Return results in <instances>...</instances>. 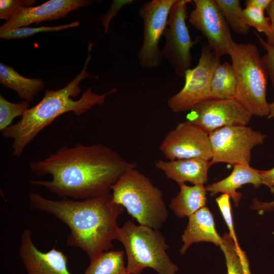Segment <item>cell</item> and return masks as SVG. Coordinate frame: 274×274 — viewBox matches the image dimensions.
I'll list each match as a JSON object with an SVG mask.
<instances>
[{"instance_id": "cell-1", "label": "cell", "mask_w": 274, "mask_h": 274, "mask_svg": "<svg viewBox=\"0 0 274 274\" xmlns=\"http://www.w3.org/2000/svg\"><path fill=\"white\" fill-rule=\"evenodd\" d=\"M36 175H50L52 179L31 180L62 198L87 199L110 194L111 187L127 170L136 164L101 144L85 145L78 143L63 146L46 158L30 161Z\"/></svg>"}, {"instance_id": "cell-2", "label": "cell", "mask_w": 274, "mask_h": 274, "mask_svg": "<svg viewBox=\"0 0 274 274\" xmlns=\"http://www.w3.org/2000/svg\"><path fill=\"white\" fill-rule=\"evenodd\" d=\"M28 198L31 208L51 214L68 226L67 245L84 251L90 260L113 248L119 227L117 219L124 208L113 201L112 194L77 201L52 200L30 193Z\"/></svg>"}, {"instance_id": "cell-3", "label": "cell", "mask_w": 274, "mask_h": 274, "mask_svg": "<svg viewBox=\"0 0 274 274\" xmlns=\"http://www.w3.org/2000/svg\"><path fill=\"white\" fill-rule=\"evenodd\" d=\"M95 44L88 41L87 56L80 73L65 86L57 90H46L41 100L36 106L29 108L15 124L2 131V135L11 139L13 156L20 157L25 147L46 127L61 115L73 112L77 116L86 113L96 105H104L106 97L117 91L116 88L102 94L94 93L91 88L87 89L78 100L81 92L80 82L91 77L87 72L89 62L91 59L90 51Z\"/></svg>"}, {"instance_id": "cell-4", "label": "cell", "mask_w": 274, "mask_h": 274, "mask_svg": "<svg viewBox=\"0 0 274 274\" xmlns=\"http://www.w3.org/2000/svg\"><path fill=\"white\" fill-rule=\"evenodd\" d=\"M111 190L113 201L140 225L158 230L166 222L168 214L162 192L136 168L124 173Z\"/></svg>"}, {"instance_id": "cell-5", "label": "cell", "mask_w": 274, "mask_h": 274, "mask_svg": "<svg viewBox=\"0 0 274 274\" xmlns=\"http://www.w3.org/2000/svg\"><path fill=\"white\" fill-rule=\"evenodd\" d=\"M228 55L237 81L234 98L252 116L267 117L269 114L266 100L268 78L257 46L250 43L233 41Z\"/></svg>"}, {"instance_id": "cell-6", "label": "cell", "mask_w": 274, "mask_h": 274, "mask_svg": "<svg viewBox=\"0 0 274 274\" xmlns=\"http://www.w3.org/2000/svg\"><path fill=\"white\" fill-rule=\"evenodd\" d=\"M116 239L125 248L130 274H141L146 268L158 274H176L179 270L166 254L169 247L158 230L128 220L118 228Z\"/></svg>"}, {"instance_id": "cell-7", "label": "cell", "mask_w": 274, "mask_h": 274, "mask_svg": "<svg viewBox=\"0 0 274 274\" xmlns=\"http://www.w3.org/2000/svg\"><path fill=\"white\" fill-rule=\"evenodd\" d=\"M219 56L203 44L197 65L188 69L185 75L182 89L167 99V104L173 112L190 111L197 104L212 98L211 82L217 67L220 64Z\"/></svg>"}, {"instance_id": "cell-8", "label": "cell", "mask_w": 274, "mask_h": 274, "mask_svg": "<svg viewBox=\"0 0 274 274\" xmlns=\"http://www.w3.org/2000/svg\"><path fill=\"white\" fill-rule=\"evenodd\" d=\"M266 135L246 125L227 126L209 134L213 157L211 162L232 166L250 164L252 150L262 145Z\"/></svg>"}, {"instance_id": "cell-9", "label": "cell", "mask_w": 274, "mask_h": 274, "mask_svg": "<svg viewBox=\"0 0 274 274\" xmlns=\"http://www.w3.org/2000/svg\"><path fill=\"white\" fill-rule=\"evenodd\" d=\"M189 0H176L168 15L167 26L163 36L165 44L161 50L162 59L173 67L175 74L185 77L191 66V49L197 42L192 41L186 24L187 4Z\"/></svg>"}, {"instance_id": "cell-10", "label": "cell", "mask_w": 274, "mask_h": 274, "mask_svg": "<svg viewBox=\"0 0 274 274\" xmlns=\"http://www.w3.org/2000/svg\"><path fill=\"white\" fill-rule=\"evenodd\" d=\"M176 0H152L145 3L139 11L143 21V41L138 57L144 68L157 67L162 61L159 42L167 27L170 8Z\"/></svg>"}, {"instance_id": "cell-11", "label": "cell", "mask_w": 274, "mask_h": 274, "mask_svg": "<svg viewBox=\"0 0 274 274\" xmlns=\"http://www.w3.org/2000/svg\"><path fill=\"white\" fill-rule=\"evenodd\" d=\"M187 120L209 134L227 126L246 125L252 114L236 99L211 98L194 106Z\"/></svg>"}, {"instance_id": "cell-12", "label": "cell", "mask_w": 274, "mask_h": 274, "mask_svg": "<svg viewBox=\"0 0 274 274\" xmlns=\"http://www.w3.org/2000/svg\"><path fill=\"white\" fill-rule=\"evenodd\" d=\"M160 150L168 160L200 158L211 160L209 134L186 120L177 124L163 139Z\"/></svg>"}, {"instance_id": "cell-13", "label": "cell", "mask_w": 274, "mask_h": 274, "mask_svg": "<svg viewBox=\"0 0 274 274\" xmlns=\"http://www.w3.org/2000/svg\"><path fill=\"white\" fill-rule=\"evenodd\" d=\"M188 21L201 32L210 48L219 57L228 55L234 41L231 30L215 0H193Z\"/></svg>"}, {"instance_id": "cell-14", "label": "cell", "mask_w": 274, "mask_h": 274, "mask_svg": "<svg viewBox=\"0 0 274 274\" xmlns=\"http://www.w3.org/2000/svg\"><path fill=\"white\" fill-rule=\"evenodd\" d=\"M19 253L27 274H72L68 268L67 256L55 245L47 252L40 251L28 229L21 234Z\"/></svg>"}, {"instance_id": "cell-15", "label": "cell", "mask_w": 274, "mask_h": 274, "mask_svg": "<svg viewBox=\"0 0 274 274\" xmlns=\"http://www.w3.org/2000/svg\"><path fill=\"white\" fill-rule=\"evenodd\" d=\"M93 1L87 0H50L38 6L23 7L0 27V33L44 21L63 18L80 8L91 6Z\"/></svg>"}, {"instance_id": "cell-16", "label": "cell", "mask_w": 274, "mask_h": 274, "mask_svg": "<svg viewBox=\"0 0 274 274\" xmlns=\"http://www.w3.org/2000/svg\"><path fill=\"white\" fill-rule=\"evenodd\" d=\"M212 165L211 160L200 158L159 160L155 162L157 168L179 185L185 182L204 185L208 182V173Z\"/></svg>"}, {"instance_id": "cell-17", "label": "cell", "mask_w": 274, "mask_h": 274, "mask_svg": "<svg viewBox=\"0 0 274 274\" xmlns=\"http://www.w3.org/2000/svg\"><path fill=\"white\" fill-rule=\"evenodd\" d=\"M188 219L187 226L182 235L183 245L180 250L181 254H185L193 243L206 242L219 246L222 244V237L217 232L213 215L207 207L200 209Z\"/></svg>"}, {"instance_id": "cell-18", "label": "cell", "mask_w": 274, "mask_h": 274, "mask_svg": "<svg viewBox=\"0 0 274 274\" xmlns=\"http://www.w3.org/2000/svg\"><path fill=\"white\" fill-rule=\"evenodd\" d=\"M247 184H251L256 188L262 185L259 170L251 167L250 164H238L233 166L232 172L227 177L208 185L206 188L211 196L219 193L228 194L237 207L242 194L236 190Z\"/></svg>"}, {"instance_id": "cell-19", "label": "cell", "mask_w": 274, "mask_h": 274, "mask_svg": "<svg viewBox=\"0 0 274 274\" xmlns=\"http://www.w3.org/2000/svg\"><path fill=\"white\" fill-rule=\"evenodd\" d=\"M179 186L180 191L169 203L170 209L177 217H188L206 207L207 191L204 185L188 186L182 183Z\"/></svg>"}, {"instance_id": "cell-20", "label": "cell", "mask_w": 274, "mask_h": 274, "mask_svg": "<svg viewBox=\"0 0 274 274\" xmlns=\"http://www.w3.org/2000/svg\"><path fill=\"white\" fill-rule=\"evenodd\" d=\"M0 83L5 88L14 90L20 99L29 103L44 88L42 79L25 78L2 63H0Z\"/></svg>"}, {"instance_id": "cell-21", "label": "cell", "mask_w": 274, "mask_h": 274, "mask_svg": "<svg viewBox=\"0 0 274 274\" xmlns=\"http://www.w3.org/2000/svg\"><path fill=\"white\" fill-rule=\"evenodd\" d=\"M236 86V78L232 64L227 62L220 63L217 67L211 82V98H234Z\"/></svg>"}, {"instance_id": "cell-22", "label": "cell", "mask_w": 274, "mask_h": 274, "mask_svg": "<svg viewBox=\"0 0 274 274\" xmlns=\"http://www.w3.org/2000/svg\"><path fill=\"white\" fill-rule=\"evenodd\" d=\"M84 274H130L124 261L123 251H107L90 260Z\"/></svg>"}, {"instance_id": "cell-23", "label": "cell", "mask_w": 274, "mask_h": 274, "mask_svg": "<svg viewBox=\"0 0 274 274\" xmlns=\"http://www.w3.org/2000/svg\"><path fill=\"white\" fill-rule=\"evenodd\" d=\"M222 238L219 247L224 254L227 274H251L246 253L236 247L229 233H224Z\"/></svg>"}, {"instance_id": "cell-24", "label": "cell", "mask_w": 274, "mask_h": 274, "mask_svg": "<svg viewBox=\"0 0 274 274\" xmlns=\"http://www.w3.org/2000/svg\"><path fill=\"white\" fill-rule=\"evenodd\" d=\"M230 30L239 35H247L250 27L245 25L241 17L243 9L238 0H215Z\"/></svg>"}, {"instance_id": "cell-25", "label": "cell", "mask_w": 274, "mask_h": 274, "mask_svg": "<svg viewBox=\"0 0 274 274\" xmlns=\"http://www.w3.org/2000/svg\"><path fill=\"white\" fill-rule=\"evenodd\" d=\"M29 102L22 100L18 103L9 101L3 95H0V130L3 131L12 125L13 120L22 116L30 108Z\"/></svg>"}, {"instance_id": "cell-26", "label": "cell", "mask_w": 274, "mask_h": 274, "mask_svg": "<svg viewBox=\"0 0 274 274\" xmlns=\"http://www.w3.org/2000/svg\"><path fill=\"white\" fill-rule=\"evenodd\" d=\"M241 17L243 23L248 27H254L259 32H262L267 37L271 32L270 20L265 16L261 9L247 7L243 9Z\"/></svg>"}, {"instance_id": "cell-27", "label": "cell", "mask_w": 274, "mask_h": 274, "mask_svg": "<svg viewBox=\"0 0 274 274\" xmlns=\"http://www.w3.org/2000/svg\"><path fill=\"white\" fill-rule=\"evenodd\" d=\"M78 21L55 26H40L38 27H22L9 30L0 33V38L3 39H17L32 36L41 32L57 31L78 26Z\"/></svg>"}, {"instance_id": "cell-28", "label": "cell", "mask_w": 274, "mask_h": 274, "mask_svg": "<svg viewBox=\"0 0 274 274\" xmlns=\"http://www.w3.org/2000/svg\"><path fill=\"white\" fill-rule=\"evenodd\" d=\"M230 198L228 194H221L216 198V201L228 228L229 235L232 238L236 247L240 248L234 228Z\"/></svg>"}, {"instance_id": "cell-29", "label": "cell", "mask_w": 274, "mask_h": 274, "mask_svg": "<svg viewBox=\"0 0 274 274\" xmlns=\"http://www.w3.org/2000/svg\"><path fill=\"white\" fill-rule=\"evenodd\" d=\"M35 0H1L0 19L9 21L21 8L32 7Z\"/></svg>"}, {"instance_id": "cell-30", "label": "cell", "mask_w": 274, "mask_h": 274, "mask_svg": "<svg viewBox=\"0 0 274 274\" xmlns=\"http://www.w3.org/2000/svg\"><path fill=\"white\" fill-rule=\"evenodd\" d=\"M255 33L260 44L266 51V53L261 56V59L268 78L270 80L272 86L274 89V47L268 44L256 32H255Z\"/></svg>"}, {"instance_id": "cell-31", "label": "cell", "mask_w": 274, "mask_h": 274, "mask_svg": "<svg viewBox=\"0 0 274 274\" xmlns=\"http://www.w3.org/2000/svg\"><path fill=\"white\" fill-rule=\"evenodd\" d=\"M133 0H114L112 1L109 10L100 18L103 26L105 27V32H108L111 20L117 15L120 10L125 6L133 3Z\"/></svg>"}, {"instance_id": "cell-32", "label": "cell", "mask_w": 274, "mask_h": 274, "mask_svg": "<svg viewBox=\"0 0 274 274\" xmlns=\"http://www.w3.org/2000/svg\"><path fill=\"white\" fill-rule=\"evenodd\" d=\"M262 184L268 187L274 194V167L266 170H259Z\"/></svg>"}, {"instance_id": "cell-33", "label": "cell", "mask_w": 274, "mask_h": 274, "mask_svg": "<svg viewBox=\"0 0 274 274\" xmlns=\"http://www.w3.org/2000/svg\"><path fill=\"white\" fill-rule=\"evenodd\" d=\"M251 209L260 214L274 211V200L270 202H262L257 198H253Z\"/></svg>"}, {"instance_id": "cell-34", "label": "cell", "mask_w": 274, "mask_h": 274, "mask_svg": "<svg viewBox=\"0 0 274 274\" xmlns=\"http://www.w3.org/2000/svg\"><path fill=\"white\" fill-rule=\"evenodd\" d=\"M266 10L270 20L271 26V32L270 35L266 37V42L274 47V0H271Z\"/></svg>"}, {"instance_id": "cell-35", "label": "cell", "mask_w": 274, "mask_h": 274, "mask_svg": "<svg viewBox=\"0 0 274 274\" xmlns=\"http://www.w3.org/2000/svg\"><path fill=\"white\" fill-rule=\"evenodd\" d=\"M271 0H246L245 6L256 7L264 11L267 9Z\"/></svg>"}, {"instance_id": "cell-36", "label": "cell", "mask_w": 274, "mask_h": 274, "mask_svg": "<svg viewBox=\"0 0 274 274\" xmlns=\"http://www.w3.org/2000/svg\"><path fill=\"white\" fill-rule=\"evenodd\" d=\"M269 114L268 117V119H272L274 118V100L269 104Z\"/></svg>"}]
</instances>
